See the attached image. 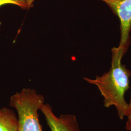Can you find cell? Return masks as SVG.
Here are the masks:
<instances>
[{"instance_id":"8992f818","label":"cell","mask_w":131,"mask_h":131,"mask_svg":"<svg viewBox=\"0 0 131 131\" xmlns=\"http://www.w3.org/2000/svg\"><path fill=\"white\" fill-rule=\"evenodd\" d=\"M35 0H0V6L7 4L19 6L23 9H28L33 6Z\"/></svg>"},{"instance_id":"3957f363","label":"cell","mask_w":131,"mask_h":131,"mask_svg":"<svg viewBox=\"0 0 131 131\" xmlns=\"http://www.w3.org/2000/svg\"><path fill=\"white\" fill-rule=\"evenodd\" d=\"M107 5L120 22L121 38L119 47L127 52L130 43L131 0H99Z\"/></svg>"},{"instance_id":"277c9868","label":"cell","mask_w":131,"mask_h":131,"mask_svg":"<svg viewBox=\"0 0 131 131\" xmlns=\"http://www.w3.org/2000/svg\"><path fill=\"white\" fill-rule=\"evenodd\" d=\"M51 131H81L77 117L74 115L63 114L56 116L49 103H44L40 108Z\"/></svg>"},{"instance_id":"6da1fadb","label":"cell","mask_w":131,"mask_h":131,"mask_svg":"<svg viewBox=\"0 0 131 131\" xmlns=\"http://www.w3.org/2000/svg\"><path fill=\"white\" fill-rule=\"evenodd\" d=\"M111 51L112 61L109 71L101 76H96L95 79H84L98 88L103 97L104 106L107 108L115 106L119 119L123 120L128 116L130 111L125 93L130 88L131 72L122 63V58L126 52L119 46L113 48Z\"/></svg>"},{"instance_id":"52a82bcc","label":"cell","mask_w":131,"mask_h":131,"mask_svg":"<svg viewBox=\"0 0 131 131\" xmlns=\"http://www.w3.org/2000/svg\"><path fill=\"white\" fill-rule=\"evenodd\" d=\"M129 105L130 111H129V114L128 116L127 117V121L126 122L125 129H126L127 131H131V92L130 100V103H129Z\"/></svg>"},{"instance_id":"7a4b0ae2","label":"cell","mask_w":131,"mask_h":131,"mask_svg":"<svg viewBox=\"0 0 131 131\" xmlns=\"http://www.w3.org/2000/svg\"><path fill=\"white\" fill-rule=\"evenodd\" d=\"M44 101L43 95L29 88L23 89L11 96L9 105L18 113L19 131H43L38 111Z\"/></svg>"},{"instance_id":"5b68a950","label":"cell","mask_w":131,"mask_h":131,"mask_svg":"<svg viewBox=\"0 0 131 131\" xmlns=\"http://www.w3.org/2000/svg\"><path fill=\"white\" fill-rule=\"evenodd\" d=\"M0 131H19V119L9 108H0Z\"/></svg>"}]
</instances>
